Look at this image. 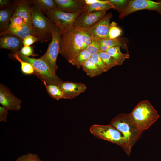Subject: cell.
Listing matches in <instances>:
<instances>
[{
    "label": "cell",
    "mask_w": 161,
    "mask_h": 161,
    "mask_svg": "<svg viewBox=\"0 0 161 161\" xmlns=\"http://www.w3.org/2000/svg\"><path fill=\"white\" fill-rule=\"evenodd\" d=\"M142 10L155 11L161 16V1H155L151 0H130L126 7L119 14V18L123 19L133 12Z\"/></svg>",
    "instance_id": "9c48e42d"
},
{
    "label": "cell",
    "mask_w": 161,
    "mask_h": 161,
    "mask_svg": "<svg viewBox=\"0 0 161 161\" xmlns=\"http://www.w3.org/2000/svg\"><path fill=\"white\" fill-rule=\"evenodd\" d=\"M59 11L65 13H80L85 11L84 0H54Z\"/></svg>",
    "instance_id": "4fadbf2b"
},
{
    "label": "cell",
    "mask_w": 161,
    "mask_h": 161,
    "mask_svg": "<svg viewBox=\"0 0 161 161\" xmlns=\"http://www.w3.org/2000/svg\"><path fill=\"white\" fill-rule=\"evenodd\" d=\"M92 40L86 31L72 27L61 34L59 53L71 63L81 51L86 49Z\"/></svg>",
    "instance_id": "6da1fadb"
},
{
    "label": "cell",
    "mask_w": 161,
    "mask_h": 161,
    "mask_svg": "<svg viewBox=\"0 0 161 161\" xmlns=\"http://www.w3.org/2000/svg\"><path fill=\"white\" fill-rule=\"evenodd\" d=\"M91 57L94 62L103 72L107 71L106 66L99 53L92 55Z\"/></svg>",
    "instance_id": "1f68e13d"
},
{
    "label": "cell",
    "mask_w": 161,
    "mask_h": 161,
    "mask_svg": "<svg viewBox=\"0 0 161 161\" xmlns=\"http://www.w3.org/2000/svg\"><path fill=\"white\" fill-rule=\"evenodd\" d=\"M11 56L20 63L21 70L23 73L27 75L35 74L34 69L31 65L22 60L16 53L13 52Z\"/></svg>",
    "instance_id": "484cf974"
},
{
    "label": "cell",
    "mask_w": 161,
    "mask_h": 161,
    "mask_svg": "<svg viewBox=\"0 0 161 161\" xmlns=\"http://www.w3.org/2000/svg\"><path fill=\"white\" fill-rule=\"evenodd\" d=\"M13 16H18L21 17L26 24L31 25L32 7L28 0H18L17 6Z\"/></svg>",
    "instance_id": "e0dca14e"
},
{
    "label": "cell",
    "mask_w": 161,
    "mask_h": 161,
    "mask_svg": "<svg viewBox=\"0 0 161 161\" xmlns=\"http://www.w3.org/2000/svg\"><path fill=\"white\" fill-rule=\"evenodd\" d=\"M122 32V30L118 27L116 22L113 21L110 23L109 34L110 39L117 38L121 35Z\"/></svg>",
    "instance_id": "f1b7e54d"
},
{
    "label": "cell",
    "mask_w": 161,
    "mask_h": 161,
    "mask_svg": "<svg viewBox=\"0 0 161 161\" xmlns=\"http://www.w3.org/2000/svg\"><path fill=\"white\" fill-rule=\"evenodd\" d=\"M51 41L45 53L39 58L44 61L49 67L56 72L58 67L56 64L57 56L59 54L60 37L61 34L56 26L53 28Z\"/></svg>",
    "instance_id": "52a82bcc"
},
{
    "label": "cell",
    "mask_w": 161,
    "mask_h": 161,
    "mask_svg": "<svg viewBox=\"0 0 161 161\" xmlns=\"http://www.w3.org/2000/svg\"><path fill=\"white\" fill-rule=\"evenodd\" d=\"M62 90L65 99H72L85 91L86 85L82 83L65 81L59 86Z\"/></svg>",
    "instance_id": "9a60e30c"
},
{
    "label": "cell",
    "mask_w": 161,
    "mask_h": 161,
    "mask_svg": "<svg viewBox=\"0 0 161 161\" xmlns=\"http://www.w3.org/2000/svg\"><path fill=\"white\" fill-rule=\"evenodd\" d=\"M38 41V39L36 37L30 35L25 38L22 40V41L24 46H30Z\"/></svg>",
    "instance_id": "e575fe53"
},
{
    "label": "cell",
    "mask_w": 161,
    "mask_h": 161,
    "mask_svg": "<svg viewBox=\"0 0 161 161\" xmlns=\"http://www.w3.org/2000/svg\"><path fill=\"white\" fill-rule=\"evenodd\" d=\"M99 54L103 62L107 71L118 65L114 60L106 52H100Z\"/></svg>",
    "instance_id": "4316f807"
},
{
    "label": "cell",
    "mask_w": 161,
    "mask_h": 161,
    "mask_svg": "<svg viewBox=\"0 0 161 161\" xmlns=\"http://www.w3.org/2000/svg\"><path fill=\"white\" fill-rule=\"evenodd\" d=\"M13 1L9 0H0V7L1 8L8 5L13 3Z\"/></svg>",
    "instance_id": "74e56055"
},
{
    "label": "cell",
    "mask_w": 161,
    "mask_h": 161,
    "mask_svg": "<svg viewBox=\"0 0 161 161\" xmlns=\"http://www.w3.org/2000/svg\"><path fill=\"white\" fill-rule=\"evenodd\" d=\"M89 130L95 137L115 144L122 148L124 151L125 150V145L123 134L112 124L93 125Z\"/></svg>",
    "instance_id": "8992f818"
},
{
    "label": "cell",
    "mask_w": 161,
    "mask_h": 161,
    "mask_svg": "<svg viewBox=\"0 0 161 161\" xmlns=\"http://www.w3.org/2000/svg\"><path fill=\"white\" fill-rule=\"evenodd\" d=\"M23 61L29 63L32 66L35 74L43 82L47 84L59 86L63 80L58 77L56 72L51 69L40 58H35L24 56L18 51L16 52Z\"/></svg>",
    "instance_id": "5b68a950"
},
{
    "label": "cell",
    "mask_w": 161,
    "mask_h": 161,
    "mask_svg": "<svg viewBox=\"0 0 161 161\" xmlns=\"http://www.w3.org/2000/svg\"><path fill=\"white\" fill-rule=\"evenodd\" d=\"M46 91L49 95L52 98L57 100L61 99H65L63 93L58 86L54 84H47L44 83Z\"/></svg>",
    "instance_id": "cb8c5ba5"
},
{
    "label": "cell",
    "mask_w": 161,
    "mask_h": 161,
    "mask_svg": "<svg viewBox=\"0 0 161 161\" xmlns=\"http://www.w3.org/2000/svg\"><path fill=\"white\" fill-rule=\"evenodd\" d=\"M26 24L24 19L18 16H12L10 20L9 26L13 27H21Z\"/></svg>",
    "instance_id": "4dcf8cb0"
},
{
    "label": "cell",
    "mask_w": 161,
    "mask_h": 161,
    "mask_svg": "<svg viewBox=\"0 0 161 161\" xmlns=\"http://www.w3.org/2000/svg\"><path fill=\"white\" fill-rule=\"evenodd\" d=\"M92 38L91 43L85 49L92 55L94 53H99L100 52V49L97 40Z\"/></svg>",
    "instance_id": "f546056e"
},
{
    "label": "cell",
    "mask_w": 161,
    "mask_h": 161,
    "mask_svg": "<svg viewBox=\"0 0 161 161\" xmlns=\"http://www.w3.org/2000/svg\"><path fill=\"white\" fill-rule=\"evenodd\" d=\"M4 32L13 34L22 40L28 36H34V32L31 26L26 24L20 27H13L8 26L7 30Z\"/></svg>",
    "instance_id": "ac0fdd59"
},
{
    "label": "cell",
    "mask_w": 161,
    "mask_h": 161,
    "mask_svg": "<svg viewBox=\"0 0 161 161\" xmlns=\"http://www.w3.org/2000/svg\"><path fill=\"white\" fill-rule=\"evenodd\" d=\"M21 100L14 96L4 85H0V104L9 110L18 111L21 107Z\"/></svg>",
    "instance_id": "7c38bea8"
},
{
    "label": "cell",
    "mask_w": 161,
    "mask_h": 161,
    "mask_svg": "<svg viewBox=\"0 0 161 161\" xmlns=\"http://www.w3.org/2000/svg\"><path fill=\"white\" fill-rule=\"evenodd\" d=\"M28 1L31 6L36 8L42 13L58 9L54 0H30Z\"/></svg>",
    "instance_id": "d6986e66"
},
{
    "label": "cell",
    "mask_w": 161,
    "mask_h": 161,
    "mask_svg": "<svg viewBox=\"0 0 161 161\" xmlns=\"http://www.w3.org/2000/svg\"><path fill=\"white\" fill-rule=\"evenodd\" d=\"M130 114L137 127L142 133L155 123L160 117L157 111L147 100L139 102Z\"/></svg>",
    "instance_id": "3957f363"
},
{
    "label": "cell",
    "mask_w": 161,
    "mask_h": 161,
    "mask_svg": "<svg viewBox=\"0 0 161 161\" xmlns=\"http://www.w3.org/2000/svg\"><path fill=\"white\" fill-rule=\"evenodd\" d=\"M82 68L87 75L91 78L100 75L103 72L94 62L91 57L84 63Z\"/></svg>",
    "instance_id": "ffe728a7"
},
{
    "label": "cell",
    "mask_w": 161,
    "mask_h": 161,
    "mask_svg": "<svg viewBox=\"0 0 161 161\" xmlns=\"http://www.w3.org/2000/svg\"><path fill=\"white\" fill-rule=\"evenodd\" d=\"M16 161H41L37 154L28 153L18 157Z\"/></svg>",
    "instance_id": "d6a6232c"
},
{
    "label": "cell",
    "mask_w": 161,
    "mask_h": 161,
    "mask_svg": "<svg viewBox=\"0 0 161 161\" xmlns=\"http://www.w3.org/2000/svg\"><path fill=\"white\" fill-rule=\"evenodd\" d=\"M113 9L112 5L107 0H102L101 2L93 4L85 5V11L88 12H92L102 11H106Z\"/></svg>",
    "instance_id": "603a6c76"
},
{
    "label": "cell",
    "mask_w": 161,
    "mask_h": 161,
    "mask_svg": "<svg viewBox=\"0 0 161 161\" xmlns=\"http://www.w3.org/2000/svg\"><path fill=\"white\" fill-rule=\"evenodd\" d=\"M106 15V11L88 12L84 11L76 18L73 27L86 31L93 26Z\"/></svg>",
    "instance_id": "30bf717a"
},
{
    "label": "cell",
    "mask_w": 161,
    "mask_h": 161,
    "mask_svg": "<svg viewBox=\"0 0 161 161\" xmlns=\"http://www.w3.org/2000/svg\"><path fill=\"white\" fill-rule=\"evenodd\" d=\"M107 45L109 48L114 47H121L128 52L127 44L128 43V39L125 37L115 39H98Z\"/></svg>",
    "instance_id": "7402d4cb"
},
{
    "label": "cell",
    "mask_w": 161,
    "mask_h": 161,
    "mask_svg": "<svg viewBox=\"0 0 161 161\" xmlns=\"http://www.w3.org/2000/svg\"><path fill=\"white\" fill-rule=\"evenodd\" d=\"M18 51L23 55L27 57L30 56L35 57L38 55L34 53L33 47L32 46H24Z\"/></svg>",
    "instance_id": "836d02e7"
},
{
    "label": "cell",
    "mask_w": 161,
    "mask_h": 161,
    "mask_svg": "<svg viewBox=\"0 0 161 161\" xmlns=\"http://www.w3.org/2000/svg\"><path fill=\"white\" fill-rule=\"evenodd\" d=\"M31 6V26L33 30L34 36L41 43L47 42L52 38V31L56 25L38 9Z\"/></svg>",
    "instance_id": "277c9868"
},
{
    "label": "cell",
    "mask_w": 161,
    "mask_h": 161,
    "mask_svg": "<svg viewBox=\"0 0 161 161\" xmlns=\"http://www.w3.org/2000/svg\"><path fill=\"white\" fill-rule=\"evenodd\" d=\"M106 52L114 60L117 65L122 64L126 59L129 57L128 53H123L121 52L119 47H110Z\"/></svg>",
    "instance_id": "44dd1931"
},
{
    "label": "cell",
    "mask_w": 161,
    "mask_h": 161,
    "mask_svg": "<svg viewBox=\"0 0 161 161\" xmlns=\"http://www.w3.org/2000/svg\"><path fill=\"white\" fill-rule=\"evenodd\" d=\"M42 13L46 15L48 18L55 23L62 34L73 27L76 18L81 13H65L57 9L47 11Z\"/></svg>",
    "instance_id": "ba28073f"
},
{
    "label": "cell",
    "mask_w": 161,
    "mask_h": 161,
    "mask_svg": "<svg viewBox=\"0 0 161 161\" xmlns=\"http://www.w3.org/2000/svg\"><path fill=\"white\" fill-rule=\"evenodd\" d=\"M92 55L86 49L81 51L70 63L75 66L78 69L82 67L84 63L91 57Z\"/></svg>",
    "instance_id": "d4e9b609"
},
{
    "label": "cell",
    "mask_w": 161,
    "mask_h": 161,
    "mask_svg": "<svg viewBox=\"0 0 161 161\" xmlns=\"http://www.w3.org/2000/svg\"><path fill=\"white\" fill-rule=\"evenodd\" d=\"M0 48L10 50L13 52L19 50L23 46L22 40L11 34L0 33Z\"/></svg>",
    "instance_id": "5bb4252c"
},
{
    "label": "cell",
    "mask_w": 161,
    "mask_h": 161,
    "mask_svg": "<svg viewBox=\"0 0 161 161\" xmlns=\"http://www.w3.org/2000/svg\"><path fill=\"white\" fill-rule=\"evenodd\" d=\"M112 16L111 13H108L86 31L92 38L96 40L109 38L110 21Z\"/></svg>",
    "instance_id": "8fae6325"
},
{
    "label": "cell",
    "mask_w": 161,
    "mask_h": 161,
    "mask_svg": "<svg viewBox=\"0 0 161 161\" xmlns=\"http://www.w3.org/2000/svg\"><path fill=\"white\" fill-rule=\"evenodd\" d=\"M18 1H14L11 4L0 8V33L5 31L7 29L9 22L17 6Z\"/></svg>",
    "instance_id": "2e32d148"
},
{
    "label": "cell",
    "mask_w": 161,
    "mask_h": 161,
    "mask_svg": "<svg viewBox=\"0 0 161 161\" xmlns=\"http://www.w3.org/2000/svg\"><path fill=\"white\" fill-rule=\"evenodd\" d=\"M110 124L123 134L125 145L124 151L129 156L133 146L140 138L143 133L135 124L130 113L118 114L112 120Z\"/></svg>",
    "instance_id": "7a4b0ae2"
},
{
    "label": "cell",
    "mask_w": 161,
    "mask_h": 161,
    "mask_svg": "<svg viewBox=\"0 0 161 161\" xmlns=\"http://www.w3.org/2000/svg\"><path fill=\"white\" fill-rule=\"evenodd\" d=\"M99 45L100 51L106 52L109 48L107 45L99 40H97Z\"/></svg>",
    "instance_id": "8d00e7d4"
},
{
    "label": "cell",
    "mask_w": 161,
    "mask_h": 161,
    "mask_svg": "<svg viewBox=\"0 0 161 161\" xmlns=\"http://www.w3.org/2000/svg\"><path fill=\"white\" fill-rule=\"evenodd\" d=\"M107 0L112 5L113 9L117 10L119 14L126 7L130 1L127 0Z\"/></svg>",
    "instance_id": "83f0119b"
},
{
    "label": "cell",
    "mask_w": 161,
    "mask_h": 161,
    "mask_svg": "<svg viewBox=\"0 0 161 161\" xmlns=\"http://www.w3.org/2000/svg\"><path fill=\"white\" fill-rule=\"evenodd\" d=\"M8 111L7 108L3 106H0V121L6 122Z\"/></svg>",
    "instance_id": "d590c367"
}]
</instances>
